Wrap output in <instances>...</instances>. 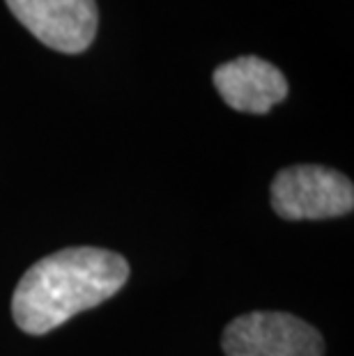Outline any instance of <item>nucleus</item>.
Listing matches in <instances>:
<instances>
[{"mask_svg": "<svg viewBox=\"0 0 354 356\" xmlns=\"http://www.w3.org/2000/svg\"><path fill=\"white\" fill-rule=\"evenodd\" d=\"M129 278V262L115 251L74 246L37 260L12 294V317L30 336L63 327L83 310L115 297Z\"/></svg>", "mask_w": 354, "mask_h": 356, "instance_id": "f257e3e1", "label": "nucleus"}, {"mask_svg": "<svg viewBox=\"0 0 354 356\" xmlns=\"http://www.w3.org/2000/svg\"><path fill=\"white\" fill-rule=\"evenodd\" d=\"M272 209L285 221H322L350 214L352 179L327 165H290L276 172L269 188Z\"/></svg>", "mask_w": 354, "mask_h": 356, "instance_id": "f03ea898", "label": "nucleus"}, {"mask_svg": "<svg viewBox=\"0 0 354 356\" xmlns=\"http://www.w3.org/2000/svg\"><path fill=\"white\" fill-rule=\"evenodd\" d=\"M225 356H322V333L290 313L258 310L235 317L223 329Z\"/></svg>", "mask_w": 354, "mask_h": 356, "instance_id": "7ed1b4c3", "label": "nucleus"}, {"mask_svg": "<svg viewBox=\"0 0 354 356\" xmlns=\"http://www.w3.org/2000/svg\"><path fill=\"white\" fill-rule=\"evenodd\" d=\"M10 12L44 47L83 53L95 42L99 12L95 0H5Z\"/></svg>", "mask_w": 354, "mask_h": 356, "instance_id": "20e7f679", "label": "nucleus"}, {"mask_svg": "<svg viewBox=\"0 0 354 356\" xmlns=\"http://www.w3.org/2000/svg\"><path fill=\"white\" fill-rule=\"evenodd\" d=\"M212 81L230 108L251 115H265L288 97L290 90L283 72L258 56H242L218 65Z\"/></svg>", "mask_w": 354, "mask_h": 356, "instance_id": "39448f33", "label": "nucleus"}]
</instances>
